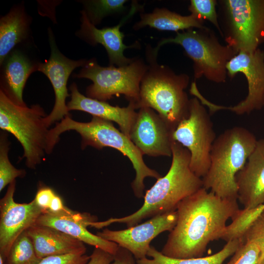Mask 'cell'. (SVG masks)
Here are the masks:
<instances>
[{
  "label": "cell",
  "mask_w": 264,
  "mask_h": 264,
  "mask_svg": "<svg viewBox=\"0 0 264 264\" xmlns=\"http://www.w3.org/2000/svg\"><path fill=\"white\" fill-rule=\"evenodd\" d=\"M218 4L222 37L237 54L264 44V0H221Z\"/></svg>",
  "instance_id": "ba28073f"
},
{
  "label": "cell",
  "mask_w": 264,
  "mask_h": 264,
  "mask_svg": "<svg viewBox=\"0 0 264 264\" xmlns=\"http://www.w3.org/2000/svg\"><path fill=\"white\" fill-rule=\"evenodd\" d=\"M4 262L5 261L3 257L1 255H0V264H4Z\"/></svg>",
  "instance_id": "d590c367"
},
{
  "label": "cell",
  "mask_w": 264,
  "mask_h": 264,
  "mask_svg": "<svg viewBox=\"0 0 264 264\" xmlns=\"http://www.w3.org/2000/svg\"><path fill=\"white\" fill-rule=\"evenodd\" d=\"M169 43L180 45L193 61L195 80L203 77L216 83L225 82L227 63L237 54L229 45L220 44L214 31L207 27L189 29L176 32L173 38L162 39L154 52L157 54L160 47Z\"/></svg>",
  "instance_id": "52a82bcc"
},
{
  "label": "cell",
  "mask_w": 264,
  "mask_h": 264,
  "mask_svg": "<svg viewBox=\"0 0 264 264\" xmlns=\"http://www.w3.org/2000/svg\"><path fill=\"white\" fill-rule=\"evenodd\" d=\"M177 219L176 211L150 218L146 221L120 230L108 228L97 235L129 250L136 260L147 257L151 241L165 231H171Z\"/></svg>",
  "instance_id": "7c38bea8"
},
{
  "label": "cell",
  "mask_w": 264,
  "mask_h": 264,
  "mask_svg": "<svg viewBox=\"0 0 264 264\" xmlns=\"http://www.w3.org/2000/svg\"><path fill=\"white\" fill-rule=\"evenodd\" d=\"M40 259L70 254H86L84 243L51 227L36 224L26 231Z\"/></svg>",
  "instance_id": "ffe728a7"
},
{
  "label": "cell",
  "mask_w": 264,
  "mask_h": 264,
  "mask_svg": "<svg viewBox=\"0 0 264 264\" xmlns=\"http://www.w3.org/2000/svg\"><path fill=\"white\" fill-rule=\"evenodd\" d=\"M259 264H264V258L263 259V260L261 262V263Z\"/></svg>",
  "instance_id": "8d00e7d4"
},
{
  "label": "cell",
  "mask_w": 264,
  "mask_h": 264,
  "mask_svg": "<svg viewBox=\"0 0 264 264\" xmlns=\"http://www.w3.org/2000/svg\"><path fill=\"white\" fill-rule=\"evenodd\" d=\"M16 180L10 184L0 200V255L4 261L17 238L34 225L44 211L34 199L28 203L15 201Z\"/></svg>",
  "instance_id": "4fadbf2b"
},
{
  "label": "cell",
  "mask_w": 264,
  "mask_h": 264,
  "mask_svg": "<svg viewBox=\"0 0 264 264\" xmlns=\"http://www.w3.org/2000/svg\"></svg>",
  "instance_id": "74e56055"
},
{
  "label": "cell",
  "mask_w": 264,
  "mask_h": 264,
  "mask_svg": "<svg viewBox=\"0 0 264 264\" xmlns=\"http://www.w3.org/2000/svg\"><path fill=\"white\" fill-rule=\"evenodd\" d=\"M49 43L51 54L48 60L37 65V70L43 73L50 81L55 95L53 108L45 118L48 127L61 121L66 116L70 115L66 98L70 95L66 87L68 79L76 67L83 66L87 60H71L65 56L58 49L52 30L48 29Z\"/></svg>",
  "instance_id": "9a60e30c"
},
{
  "label": "cell",
  "mask_w": 264,
  "mask_h": 264,
  "mask_svg": "<svg viewBox=\"0 0 264 264\" xmlns=\"http://www.w3.org/2000/svg\"><path fill=\"white\" fill-rule=\"evenodd\" d=\"M42 259L37 255L33 243L26 231L12 245L5 260V264H38Z\"/></svg>",
  "instance_id": "d4e9b609"
},
{
  "label": "cell",
  "mask_w": 264,
  "mask_h": 264,
  "mask_svg": "<svg viewBox=\"0 0 264 264\" xmlns=\"http://www.w3.org/2000/svg\"><path fill=\"white\" fill-rule=\"evenodd\" d=\"M146 26L159 30L176 32L191 28L207 27L203 21L193 14L182 16L164 8H156L151 13L141 14L140 21L134 25L133 28L138 30Z\"/></svg>",
  "instance_id": "44dd1931"
},
{
  "label": "cell",
  "mask_w": 264,
  "mask_h": 264,
  "mask_svg": "<svg viewBox=\"0 0 264 264\" xmlns=\"http://www.w3.org/2000/svg\"><path fill=\"white\" fill-rule=\"evenodd\" d=\"M96 220V217L90 214L78 213L66 207L58 213H53L48 210L43 211L35 224L54 228L113 256L119 245L90 233L87 229L88 226H91Z\"/></svg>",
  "instance_id": "2e32d148"
},
{
  "label": "cell",
  "mask_w": 264,
  "mask_h": 264,
  "mask_svg": "<svg viewBox=\"0 0 264 264\" xmlns=\"http://www.w3.org/2000/svg\"><path fill=\"white\" fill-rule=\"evenodd\" d=\"M89 260L86 254H70L46 257L38 264H87Z\"/></svg>",
  "instance_id": "4dcf8cb0"
},
{
  "label": "cell",
  "mask_w": 264,
  "mask_h": 264,
  "mask_svg": "<svg viewBox=\"0 0 264 264\" xmlns=\"http://www.w3.org/2000/svg\"><path fill=\"white\" fill-rule=\"evenodd\" d=\"M149 65L141 82L136 109L150 108L156 111L173 130L188 117L190 99L185 89L190 78L176 74L170 68L157 63V55L148 48Z\"/></svg>",
  "instance_id": "277c9868"
},
{
  "label": "cell",
  "mask_w": 264,
  "mask_h": 264,
  "mask_svg": "<svg viewBox=\"0 0 264 264\" xmlns=\"http://www.w3.org/2000/svg\"><path fill=\"white\" fill-rule=\"evenodd\" d=\"M141 6L136 2L132 4L129 14L117 25L102 29H98L88 18L85 10L81 11V25L77 35L89 44L94 45L102 44L106 49L110 65L123 66L131 64L134 58H128L124 55L125 50L136 47L135 44L127 46L123 43L124 35L120 31L123 24L136 12Z\"/></svg>",
  "instance_id": "e0dca14e"
},
{
  "label": "cell",
  "mask_w": 264,
  "mask_h": 264,
  "mask_svg": "<svg viewBox=\"0 0 264 264\" xmlns=\"http://www.w3.org/2000/svg\"><path fill=\"white\" fill-rule=\"evenodd\" d=\"M172 138L189 151L191 170L203 177L210 167L211 150L216 135L209 112L197 97L190 99L189 115L176 127Z\"/></svg>",
  "instance_id": "30bf717a"
},
{
  "label": "cell",
  "mask_w": 264,
  "mask_h": 264,
  "mask_svg": "<svg viewBox=\"0 0 264 264\" xmlns=\"http://www.w3.org/2000/svg\"><path fill=\"white\" fill-rule=\"evenodd\" d=\"M243 243L241 239H234L227 242L223 248L218 252L209 256L190 259H175L167 257L151 246L148 251L147 256L136 260L137 264H222L229 257L233 255Z\"/></svg>",
  "instance_id": "cb8c5ba5"
},
{
  "label": "cell",
  "mask_w": 264,
  "mask_h": 264,
  "mask_svg": "<svg viewBox=\"0 0 264 264\" xmlns=\"http://www.w3.org/2000/svg\"><path fill=\"white\" fill-rule=\"evenodd\" d=\"M9 143L7 134L2 132L0 139V191L8 184L15 180L17 177H22L26 172L22 169H18L11 163L8 155Z\"/></svg>",
  "instance_id": "4316f807"
},
{
  "label": "cell",
  "mask_w": 264,
  "mask_h": 264,
  "mask_svg": "<svg viewBox=\"0 0 264 264\" xmlns=\"http://www.w3.org/2000/svg\"><path fill=\"white\" fill-rule=\"evenodd\" d=\"M240 210L237 200L222 198L201 188L177 205L176 224L161 253L175 259L202 257L210 242L221 238L228 220Z\"/></svg>",
  "instance_id": "6da1fadb"
},
{
  "label": "cell",
  "mask_w": 264,
  "mask_h": 264,
  "mask_svg": "<svg viewBox=\"0 0 264 264\" xmlns=\"http://www.w3.org/2000/svg\"><path fill=\"white\" fill-rule=\"evenodd\" d=\"M148 67L143 61L135 58L126 66L108 67L99 66L95 60L91 59L87 60L75 77L92 82L87 88V97L106 102L113 96L122 94L136 106L139 98L141 82Z\"/></svg>",
  "instance_id": "9c48e42d"
},
{
  "label": "cell",
  "mask_w": 264,
  "mask_h": 264,
  "mask_svg": "<svg viewBox=\"0 0 264 264\" xmlns=\"http://www.w3.org/2000/svg\"><path fill=\"white\" fill-rule=\"evenodd\" d=\"M37 65H33L21 53H12L5 66L4 78L7 89H4L10 97L18 104L25 105L22 93L26 82Z\"/></svg>",
  "instance_id": "603a6c76"
},
{
  "label": "cell",
  "mask_w": 264,
  "mask_h": 264,
  "mask_svg": "<svg viewBox=\"0 0 264 264\" xmlns=\"http://www.w3.org/2000/svg\"><path fill=\"white\" fill-rule=\"evenodd\" d=\"M242 240L243 242H251L258 245L260 250L259 264L264 258V210L247 228Z\"/></svg>",
  "instance_id": "f1b7e54d"
},
{
  "label": "cell",
  "mask_w": 264,
  "mask_h": 264,
  "mask_svg": "<svg viewBox=\"0 0 264 264\" xmlns=\"http://www.w3.org/2000/svg\"><path fill=\"white\" fill-rule=\"evenodd\" d=\"M217 4L218 1L216 0H191L188 10L191 14L199 20L203 22L207 20L210 22L222 37L216 10Z\"/></svg>",
  "instance_id": "83f0119b"
},
{
  "label": "cell",
  "mask_w": 264,
  "mask_h": 264,
  "mask_svg": "<svg viewBox=\"0 0 264 264\" xmlns=\"http://www.w3.org/2000/svg\"><path fill=\"white\" fill-rule=\"evenodd\" d=\"M56 194L50 187L40 185L34 199L37 205L44 210H48Z\"/></svg>",
  "instance_id": "1f68e13d"
},
{
  "label": "cell",
  "mask_w": 264,
  "mask_h": 264,
  "mask_svg": "<svg viewBox=\"0 0 264 264\" xmlns=\"http://www.w3.org/2000/svg\"><path fill=\"white\" fill-rule=\"evenodd\" d=\"M66 207V206L64 205L62 198L56 194L48 210L53 213H58L64 210Z\"/></svg>",
  "instance_id": "e575fe53"
},
{
  "label": "cell",
  "mask_w": 264,
  "mask_h": 264,
  "mask_svg": "<svg viewBox=\"0 0 264 264\" xmlns=\"http://www.w3.org/2000/svg\"><path fill=\"white\" fill-rule=\"evenodd\" d=\"M71 100L67 104L69 111L77 110L88 113L118 124L120 131L129 137L132 127L136 116L134 103L129 102L126 107L113 106L105 101L89 98L81 93L73 83L69 87Z\"/></svg>",
  "instance_id": "d6986e66"
},
{
  "label": "cell",
  "mask_w": 264,
  "mask_h": 264,
  "mask_svg": "<svg viewBox=\"0 0 264 264\" xmlns=\"http://www.w3.org/2000/svg\"><path fill=\"white\" fill-rule=\"evenodd\" d=\"M126 0H92L84 1V10L90 22L99 23L105 17L123 12Z\"/></svg>",
  "instance_id": "484cf974"
},
{
  "label": "cell",
  "mask_w": 264,
  "mask_h": 264,
  "mask_svg": "<svg viewBox=\"0 0 264 264\" xmlns=\"http://www.w3.org/2000/svg\"><path fill=\"white\" fill-rule=\"evenodd\" d=\"M260 256V250L255 243L244 242L226 264H258Z\"/></svg>",
  "instance_id": "f546056e"
},
{
  "label": "cell",
  "mask_w": 264,
  "mask_h": 264,
  "mask_svg": "<svg viewBox=\"0 0 264 264\" xmlns=\"http://www.w3.org/2000/svg\"><path fill=\"white\" fill-rule=\"evenodd\" d=\"M47 115L38 104L28 107L17 104L3 88L0 90V128L14 136L23 149L25 164L35 169L52 151L49 143Z\"/></svg>",
  "instance_id": "8992f818"
},
{
  "label": "cell",
  "mask_w": 264,
  "mask_h": 264,
  "mask_svg": "<svg viewBox=\"0 0 264 264\" xmlns=\"http://www.w3.org/2000/svg\"><path fill=\"white\" fill-rule=\"evenodd\" d=\"M70 130H74L80 134L82 139L81 147L83 149L88 146L99 150L110 147L128 157L135 172V177L131 186L137 198L144 196L146 177H151L157 179L161 177L157 171L145 164L141 151L129 137L114 126L112 122L92 116L89 122H81L67 115L50 129L49 139L52 147L54 148L58 143L61 134Z\"/></svg>",
  "instance_id": "3957f363"
},
{
  "label": "cell",
  "mask_w": 264,
  "mask_h": 264,
  "mask_svg": "<svg viewBox=\"0 0 264 264\" xmlns=\"http://www.w3.org/2000/svg\"><path fill=\"white\" fill-rule=\"evenodd\" d=\"M172 161L168 173L146 191L142 206L131 215L99 222L100 228L114 223H125L130 227L145 219L176 211L182 199L203 187L202 178L190 168L189 151L176 141L172 143Z\"/></svg>",
  "instance_id": "7a4b0ae2"
},
{
  "label": "cell",
  "mask_w": 264,
  "mask_h": 264,
  "mask_svg": "<svg viewBox=\"0 0 264 264\" xmlns=\"http://www.w3.org/2000/svg\"><path fill=\"white\" fill-rule=\"evenodd\" d=\"M113 256L112 264H135L133 255L129 250L120 246Z\"/></svg>",
  "instance_id": "836d02e7"
},
{
  "label": "cell",
  "mask_w": 264,
  "mask_h": 264,
  "mask_svg": "<svg viewBox=\"0 0 264 264\" xmlns=\"http://www.w3.org/2000/svg\"><path fill=\"white\" fill-rule=\"evenodd\" d=\"M226 69L227 76L231 78L239 73L245 76L248 84L247 95L238 104L230 107L214 104L202 97L200 102L208 107L210 114L225 110L242 115L264 108V51L259 48L253 52H239L227 63Z\"/></svg>",
  "instance_id": "8fae6325"
},
{
  "label": "cell",
  "mask_w": 264,
  "mask_h": 264,
  "mask_svg": "<svg viewBox=\"0 0 264 264\" xmlns=\"http://www.w3.org/2000/svg\"><path fill=\"white\" fill-rule=\"evenodd\" d=\"M236 180L238 199L244 209H252L264 204V139L257 140Z\"/></svg>",
  "instance_id": "ac0fdd59"
},
{
  "label": "cell",
  "mask_w": 264,
  "mask_h": 264,
  "mask_svg": "<svg viewBox=\"0 0 264 264\" xmlns=\"http://www.w3.org/2000/svg\"><path fill=\"white\" fill-rule=\"evenodd\" d=\"M29 21L20 8L11 10L0 20V63L18 43L26 37Z\"/></svg>",
  "instance_id": "7402d4cb"
},
{
  "label": "cell",
  "mask_w": 264,
  "mask_h": 264,
  "mask_svg": "<svg viewBox=\"0 0 264 264\" xmlns=\"http://www.w3.org/2000/svg\"><path fill=\"white\" fill-rule=\"evenodd\" d=\"M173 132L154 110L142 107L137 112L129 138L143 155L170 157L172 155Z\"/></svg>",
  "instance_id": "5bb4252c"
},
{
  "label": "cell",
  "mask_w": 264,
  "mask_h": 264,
  "mask_svg": "<svg viewBox=\"0 0 264 264\" xmlns=\"http://www.w3.org/2000/svg\"><path fill=\"white\" fill-rule=\"evenodd\" d=\"M113 256L98 248H95L87 264H112Z\"/></svg>",
  "instance_id": "d6a6232c"
},
{
  "label": "cell",
  "mask_w": 264,
  "mask_h": 264,
  "mask_svg": "<svg viewBox=\"0 0 264 264\" xmlns=\"http://www.w3.org/2000/svg\"><path fill=\"white\" fill-rule=\"evenodd\" d=\"M257 141L251 132L239 126L217 137L211 150L209 170L202 178L203 187L222 198L237 200L236 176L244 166Z\"/></svg>",
  "instance_id": "5b68a950"
}]
</instances>
